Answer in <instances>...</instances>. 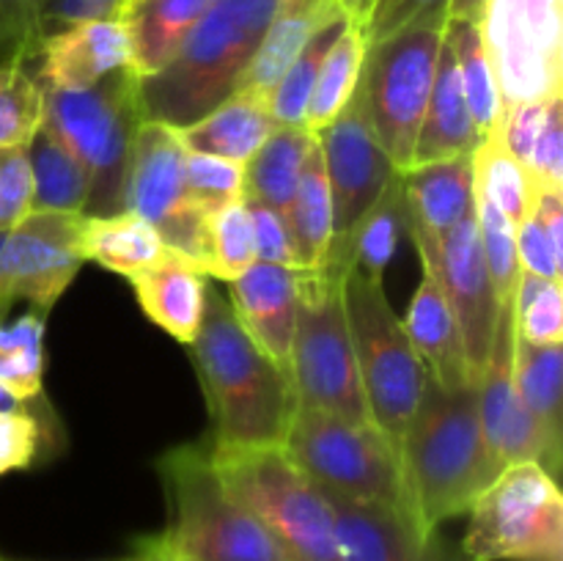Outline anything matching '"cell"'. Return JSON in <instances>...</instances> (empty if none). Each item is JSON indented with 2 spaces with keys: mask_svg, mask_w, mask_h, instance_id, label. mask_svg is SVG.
Masks as SVG:
<instances>
[{
  "mask_svg": "<svg viewBox=\"0 0 563 561\" xmlns=\"http://www.w3.org/2000/svg\"><path fill=\"white\" fill-rule=\"evenodd\" d=\"M212 418V449H284L297 396L291 377L242 330L229 297L207 286L198 336L187 346Z\"/></svg>",
  "mask_w": 563,
  "mask_h": 561,
  "instance_id": "obj_1",
  "label": "cell"
},
{
  "mask_svg": "<svg viewBox=\"0 0 563 561\" xmlns=\"http://www.w3.org/2000/svg\"><path fill=\"white\" fill-rule=\"evenodd\" d=\"M416 520L434 534L465 515L498 476L482 432L478 385H440L427 374L399 449Z\"/></svg>",
  "mask_w": 563,
  "mask_h": 561,
  "instance_id": "obj_2",
  "label": "cell"
},
{
  "mask_svg": "<svg viewBox=\"0 0 563 561\" xmlns=\"http://www.w3.org/2000/svg\"><path fill=\"white\" fill-rule=\"evenodd\" d=\"M280 6L284 0H212L174 58L137 80L143 119L185 130L229 99Z\"/></svg>",
  "mask_w": 563,
  "mask_h": 561,
  "instance_id": "obj_3",
  "label": "cell"
},
{
  "mask_svg": "<svg viewBox=\"0 0 563 561\" xmlns=\"http://www.w3.org/2000/svg\"><path fill=\"white\" fill-rule=\"evenodd\" d=\"M168 526L154 534L176 561H286L264 522L225 487L203 443H181L157 460Z\"/></svg>",
  "mask_w": 563,
  "mask_h": 561,
  "instance_id": "obj_4",
  "label": "cell"
},
{
  "mask_svg": "<svg viewBox=\"0 0 563 561\" xmlns=\"http://www.w3.org/2000/svg\"><path fill=\"white\" fill-rule=\"evenodd\" d=\"M141 77L121 69L88 88H42L44 124L66 143L88 174L86 218L130 209V174L143 124Z\"/></svg>",
  "mask_w": 563,
  "mask_h": 561,
  "instance_id": "obj_5",
  "label": "cell"
},
{
  "mask_svg": "<svg viewBox=\"0 0 563 561\" xmlns=\"http://www.w3.org/2000/svg\"><path fill=\"white\" fill-rule=\"evenodd\" d=\"M341 297L368 416L399 454L427 369L388 302L383 280L346 270Z\"/></svg>",
  "mask_w": 563,
  "mask_h": 561,
  "instance_id": "obj_6",
  "label": "cell"
},
{
  "mask_svg": "<svg viewBox=\"0 0 563 561\" xmlns=\"http://www.w3.org/2000/svg\"><path fill=\"white\" fill-rule=\"evenodd\" d=\"M344 275L328 267L317 273L300 270L289 377L297 407H311L350 424H372L341 297Z\"/></svg>",
  "mask_w": 563,
  "mask_h": 561,
  "instance_id": "obj_7",
  "label": "cell"
},
{
  "mask_svg": "<svg viewBox=\"0 0 563 561\" xmlns=\"http://www.w3.org/2000/svg\"><path fill=\"white\" fill-rule=\"evenodd\" d=\"M209 451L225 487L264 522L286 561H339L328 498L284 449Z\"/></svg>",
  "mask_w": 563,
  "mask_h": 561,
  "instance_id": "obj_8",
  "label": "cell"
},
{
  "mask_svg": "<svg viewBox=\"0 0 563 561\" xmlns=\"http://www.w3.org/2000/svg\"><path fill=\"white\" fill-rule=\"evenodd\" d=\"M284 451L324 493L416 517L399 454L374 424H350L311 407H297Z\"/></svg>",
  "mask_w": 563,
  "mask_h": 561,
  "instance_id": "obj_9",
  "label": "cell"
},
{
  "mask_svg": "<svg viewBox=\"0 0 563 561\" xmlns=\"http://www.w3.org/2000/svg\"><path fill=\"white\" fill-rule=\"evenodd\" d=\"M445 25L449 14H434L366 47L357 91L366 105L374 135L399 174L412 165L418 132L438 75Z\"/></svg>",
  "mask_w": 563,
  "mask_h": 561,
  "instance_id": "obj_10",
  "label": "cell"
},
{
  "mask_svg": "<svg viewBox=\"0 0 563 561\" xmlns=\"http://www.w3.org/2000/svg\"><path fill=\"white\" fill-rule=\"evenodd\" d=\"M467 512V561H563V495L539 462L504 468Z\"/></svg>",
  "mask_w": 563,
  "mask_h": 561,
  "instance_id": "obj_11",
  "label": "cell"
},
{
  "mask_svg": "<svg viewBox=\"0 0 563 561\" xmlns=\"http://www.w3.org/2000/svg\"><path fill=\"white\" fill-rule=\"evenodd\" d=\"M506 108L559 97L563 88V0H487L478 20Z\"/></svg>",
  "mask_w": 563,
  "mask_h": 561,
  "instance_id": "obj_12",
  "label": "cell"
},
{
  "mask_svg": "<svg viewBox=\"0 0 563 561\" xmlns=\"http://www.w3.org/2000/svg\"><path fill=\"white\" fill-rule=\"evenodd\" d=\"M407 231L418 248V256L432 264L440 286L445 292L456 324H460L462 350H465L467 374L478 383L493 352L495 333H498L500 302L484 258L482 237L476 226V209L460 226L445 231L443 237L429 234L418 223L407 218Z\"/></svg>",
  "mask_w": 563,
  "mask_h": 561,
  "instance_id": "obj_13",
  "label": "cell"
},
{
  "mask_svg": "<svg viewBox=\"0 0 563 561\" xmlns=\"http://www.w3.org/2000/svg\"><path fill=\"white\" fill-rule=\"evenodd\" d=\"M130 212L141 215L170 253L207 262V215L185 185V146L179 132L159 121L137 127L130 174Z\"/></svg>",
  "mask_w": 563,
  "mask_h": 561,
  "instance_id": "obj_14",
  "label": "cell"
},
{
  "mask_svg": "<svg viewBox=\"0 0 563 561\" xmlns=\"http://www.w3.org/2000/svg\"><path fill=\"white\" fill-rule=\"evenodd\" d=\"M317 138L328 170L330 201H333V240L324 267L346 273L341 267V253L352 231L399 170L394 168L383 143L374 135L361 91H355L346 108Z\"/></svg>",
  "mask_w": 563,
  "mask_h": 561,
  "instance_id": "obj_15",
  "label": "cell"
},
{
  "mask_svg": "<svg viewBox=\"0 0 563 561\" xmlns=\"http://www.w3.org/2000/svg\"><path fill=\"white\" fill-rule=\"evenodd\" d=\"M82 215L31 212L5 231L0 275L9 302L27 300L33 311L49 317L75 275L80 273Z\"/></svg>",
  "mask_w": 563,
  "mask_h": 561,
  "instance_id": "obj_16",
  "label": "cell"
},
{
  "mask_svg": "<svg viewBox=\"0 0 563 561\" xmlns=\"http://www.w3.org/2000/svg\"><path fill=\"white\" fill-rule=\"evenodd\" d=\"M478 416H482L484 443L495 468L515 462H539L550 473V451L537 418L528 413L515 383V297L500 306L498 333L493 352L478 374ZM553 476V473H550ZM555 479V476H553Z\"/></svg>",
  "mask_w": 563,
  "mask_h": 561,
  "instance_id": "obj_17",
  "label": "cell"
},
{
  "mask_svg": "<svg viewBox=\"0 0 563 561\" xmlns=\"http://www.w3.org/2000/svg\"><path fill=\"white\" fill-rule=\"evenodd\" d=\"M335 522L339 561H467L438 531L429 534L416 517L379 504H357L324 493Z\"/></svg>",
  "mask_w": 563,
  "mask_h": 561,
  "instance_id": "obj_18",
  "label": "cell"
},
{
  "mask_svg": "<svg viewBox=\"0 0 563 561\" xmlns=\"http://www.w3.org/2000/svg\"><path fill=\"white\" fill-rule=\"evenodd\" d=\"M121 69H132L126 16L86 20L42 38L31 72L42 88H88Z\"/></svg>",
  "mask_w": 563,
  "mask_h": 561,
  "instance_id": "obj_19",
  "label": "cell"
},
{
  "mask_svg": "<svg viewBox=\"0 0 563 561\" xmlns=\"http://www.w3.org/2000/svg\"><path fill=\"white\" fill-rule=\"evenodd\" d=\"M297 286L300 270L253 262L229 280V302L242 330L289 374L291 336L297 319Z\"/></svg>",
  "mask_w": 563,
  "mask_h": 561,
  "instance_id": "obj_20",
  "label": "cell"
},
{
  "mask_svg": "<svg viewBox=\"0 0 563 561\" xmlns=\"http://www.w3.org/2000/svg\"><path fill=\"white\" fill-rule=\"evenodd\" d=\"M141 311L163 333L190 346L207 306V273L179 253H165L154 267L130 278Z\"/></svg>",
  "mask_w": 563,
  "mask_h": 561,
  "instance_id": "obj_21",
  "label": "cell"
},
{
  "mask_svg": "<svg viewBox=\"0 0 563 561\" xmlns=\"http://www.w3.org/2000/svg\"><path fill=\"white\" fill-rule=\"evenodd\" d=\"M421 284L412 295L407 317L401 319L410 339L412 350L421 358L423 369L440 385H462L473 383L467 374L465 350H462L460 324H456L454 311H451L445 292L440 286L438 273L432 264L421 258Z\"/></svg>",
  "mask_w": 563,
  "mask_h": 561,
  "instance_id": "obj_22",
  "label": "cell"
},
{
  "mask_svg": "<svg viewBox=\"0 0 563 561\" xmlns=\"http://www.w3.org/2000/svg\"><path fill=\"white\" fill-rule=\"evenodd\" d=\"M339 16H344V11L335 0H284L278 14L264 31L236 91L253 94L269 102V94L275 91L286 69L295 64L297 55L306 50V44Z\"/></svg>",
  "mask_w": 563,
  "mask_h": 561,
  "instance_id": "obj_23",
  "label": "cell"
},
{
  "mask_svg": "<svg viewBox=\"0 0 563 561\" xmlns=\"http://www.w3.org/2000/svg\"><path fill=\"white\" fill-rule=\"evenodd\" d=\"M478 146H482V141H478L476 124H473L471 110H467L465 91H462L454 47L449 42V33H445L438 75H434L432 94H429L416 152H412V165L451 157H471Z\"/></svg>",
  "mask_w": 563,
  "mask_h": 561,
  "instance_id": "obj_24",
  "label": "cell"
},
{
  "mask_svg": "<svg viewBox=\"0 0 563 561\" xmlns=\"http://www.w3.org/2000/svg\"><path fill=\"white\" fill-rule=\"evenodd\" d=\"M401 182L407 196V218L438 240L476 209L473 154L412 165L401 174Z\"/></svg>",
  "mask_w": 563,
  "mask_h": 561,
  "instance_id": "obj_25",
  "label": "cell"
},
{
  "mask_svg": "<svg viewBox=\"0 0 563 561\" xmlns=\"http://www.w3.org/2000/svg\"><path fill=\"white\" fill-rule=\"evenodd\" d=\"M275 127L278 124H275L269 105L264 99L245 91H234L207 116L176 132H179V141L187 152L212 154V157L234 160V163L245 165L262 148V143L267 141Z\"/></svg>",
  "mask_w": 563,
  "mask_h": 561,
  "instance_id": "obj_26",
  "label": "cell"
},
{
  "mask_svg": "<svg viewBox=\"0 0 563 561\" xmlns=\"http://www.w3.org/2000/svg\"><path fill=\"white\" fill-rule=\"evenodd\" d=\"M515 383L522 405L537 418L550 451V473L561 476L563 435V344H531L517 336L515 324Z\"/></svg>",
  "mask_w": 563,
  "mask_h": 561,
  "instance_id": "obj_27",
  "label": "cell"
},
{
  "mask_svg": "<svg viewBox=\"0 0 563 561\" xmlns=\"http://www.w3.org/2000/svg\"><path fill=\"white\" fill-rule=\"evenodd\" d=\"M82 262H93L124 278H135L143 270L154 267L168 253L157 231L135 212L99 215L80 223Z\"/></svg>",
  "mask_w": 563,
  "mask_h": 561,
  "instance_id": "obj_28",
  "label": "cell"
},
{
  "mask_svg": "<svg viewBox=\"0 0 563 561\" xmlns=\"http://www.w3.org/2000/svg\"><path fill=\"white\" fill-rule=\"evenodd\" d=\"M209 6L212 0H135L124 14L132 33V72L157 75Z\"/></svg>",
  "mask_w": 563,
  "mask_h": 561,
  "instance_id": "obj_29",
  "label": "cell"
},
{
  "mask_svg": "<svg viewBox=\"0 0 563 561\" xmlns=\"http://www.w3.org/2000/svg\"><path fill=\"white\" fill-rule=\"evenodd\" d=\"M284 220L286 229H289L297 270H302V273L322 270L328 262L330 240H333V201H330L328 170H324L319 138L308 154L306 168H302Z\"/></svg>",
  "mask_w": 563,
  "mask_h": 561,
  "instance_id": "obj_30",
  "label": "cell"
},
{
  "mask_svg": "<svg viewBox=\"0 0 563 561\" xmlns=\"http://www.w3.org/2000/svg\"><path fill=\"white\" fill-rule=\"evenodd\" d=\"M317 135L306 127H275L245 163V198L286 215Z\"/></svg>",
  "mask_w": 563,
  "mask_h": 561,
  "instance_id": "obj_31",
  "label": "cell"
},
{
  "mask_svg": "<svg viewBox=\"0 0 563 561\" xmlns=\"http://www.w3.org/2000/svg\"><path fill=\"white\" fill-rule=\"evenodd\" d=\"M25 148L33 176V212H86L88 174L66 143L42 121Z\"/></svg>",
  "mask_w": 563,
  "mask_h": 561,
  "instance_id": "obj_32",
  "label": "cell"
},
{
  "mask_svg": "<svg viewBox=\"0 0 563 561\" xmlns=\"http://www.w3.org/2000/svg\"><path fill=\"white\" fill-rule=\"evenodd\" d=\"M407 229V196L401 174H396L377 198L372 209L363 215L361 223L352 231L344 253H341V267L357 270L374 280H383L385 267L394 258L399 245L401 231Z\"/></svg>",
  "mask_w": 563,
  "mask_h": 561,
  "instance_id": "obj_33",
  "label": "cell"
},
{
  "mask_svg": "<svg viewBox=\"0 0 563 561\" xmlns=\"http://www.w3.org/2000/svg\"><path fill=\"white\" fill-rule=\"evenodd\" d=\"M363 58H366V42H363L361 28L355 22H346L344 31L330 44L328 55L322 61V69L317 75V82H313L306 119H302V127L308 132L319 135L346 108V102L355 97L357 82H361Z\"/></svg>",
  "mask_w": 563,
  "mask_h": 561,
  "instance_id": "obj_34",
  "label": "cell"
},
{
  "mask_svg": "<svg viewBox=\"0 0 563 561\" xmlns=\"http://www.w3.org/2000/svg\"><path fill=\"white\" fill-rule=\"evenodd\" d=\"M445 33H449L451 47H454L462 91H465L478 141H487L504 121V102H500L498 82H495L487 50H484L482 28H478V22L449 20Z\"/></svg>",
  "mask_w": 563,
  "mask_h": 561,
  "instance_id": "obj_35",
  "label": "cell"
},
{
  "mask_svg": "<svg viewBox=\"0 0 563 561\" xmlns=\"http://www.w3.org/2000/svg\"><path fill=\"white\" fill-rule=\"evenodd\" d=\"M44 324L33 308L0 322V385L27 402L44 396Z\"/></svg>",
  "mask_w": 563,
  "mask_h": 561,
  "instance_id": "obj_36",
  "label": "cell"
},
{
  "mask_svg": "<svg viewBox=\"0 0 563 561\" xmlns=\"http://www.w3.org/2000/svg\"><path fill=\"white\" fill-rule=\"evenodd\" d=\"M473 176H476V190L484 193L515 229L531 215L537 187L526 168L506 152L500 127L473 152Z\"/></svg>",
  "mask_w": 563,
  "mask_h": 561,
  "instance_id": "obj_37",
  "label": "cell"
},
{
  "mask_svg": "<svg viewBox=\"0 0 563 561\" xmlns=\"http://www.w3.org/2000/svg\"><path fill=\"white\" fill-rule=\"evenodd\" d=\"M346 16H339V20L328 22L311 42L306 44L300 55L295 58V64L286 69V75L280 77L275 91L269 94V113H273L275 124L280 127H302V119H306L308 99H311L313 82H317L319 69H322V61L328 55L330 44L335 42L341 31L346 28Z\"/></svg>",
  "mask_w": 563,
  "mask_h": 561,
  "instance_id": "obj_38",
  "label": "cell"
},
{
  "mask_svg": "<svg viewBox=\"0 0 563 561\" xmlns=\"http://www.w3.org/2000/svg\"><path fill=\"white\" fill-rule=\"evenodd\" d=\"M256 262L253 253V231L247 218L245 198L225 204L207 220V262L203 273L214 280H234Z\"/></svg>",
  "mask_w": 563,
  "mask_h": 561,
  "instance_id": "obj_39",
  "label": "cell"
},
{
  "mask_svg": "<svg viewBox=\"0 0 563 561\" xmlns=\"http://www.w3.org/2000/svg\"><path fill=\"white\" fill-rule=\"evenodd\" d=\"M42 121L44 94L31 66H0V148L27 146Z\"/></svg>",
  "mask_w": 563,
  "mask_h": 561,
  "instance_id": "obj_40",
  "label": "cell"
},
{
  "mask_svg": "<svg viewBox=\"0 0 563 561\" xmlns=\"http://www.w3.org/2000/svg\"><path fill=\"white\" fill-rule=\"evenodd\" d=\"M517 336L531 344H563L561 280L539 278L520 270L515 289Z\"/></svg>",
  "mask_w": 563,
  "mask_h": 561,
  "instance_id": "obj_41",
  "label": "cell"
},
{
  "mask_svg": "<svg viewBox=\"0 0 563 561\" xmlns=\"http://www.w3.org/2000/svg\"><path fill=\"white\" fill-rule=\"evenodd\" d=\"M476 226L482 237L484 258H487L489 275H493L498 302H506L515 297L517 278H520V262H517V242L515 226L509 223L504 212L489 201L484 193L476 190Z\"/></svg>",
  "mask_w": 563,
  "mask_h": 561,
  "instance_id": "obj_42",
  "label": "cell"
},
{
  "mask_svg": "<svg viewBox=\"0 0 563 561\" xmlns=\"http://www.w3.org/2000/svg\"><path fill=\"white\" fill-rule=\"evenodd\" d=\"M58 440L64 443L60 418L47 421L31 413H0V476L33 468L44 451L55 454Z\"/></svg>",
  "mask_w": 563,
  "mask_h": 561,
  "instance_id": "obj_43",
  "label": "cell"
},
{
  "mask_svg": "<svg viewBox=\"0 0 563 561\" xmlns=\"http://www.w3.org/2000/svg\"><path fill=\"white\" fill-rule=\"evenodd\" d=\"M185 185L192 204L209 218L225 204L245 198V165L185 148Z\"/></svg>",
  "mask_w": 563,
  "mask_h": 561,
  "instance_id": "obj_44",
  "label": "cell"
},
{
  "mask_svg": "<svg viewBox=\"0 0 563 561\" xmlns=\"http://www.w3.org/2000/svg\"><path fill=\"white\" fill-rule=\"evenodd\" d=\"M42 0H0V66L27 64L38 50Z\"/></svg>",
  "mask_w": 563,
  "mask_h": 561,
  "instance_id": "obj_45",
  "label": "cell"
},
{
  "mask_svg": "<svg viewBox=\"0 0 563 561\" xmlns=\"http://www.w3.org/2000/svg\"><path fill=\"white\" fill-rule=\"evenodd\" d=\"M33 212L27 148H0V231H11Z\"/></svg>",
  "mask_w": 563,
  "mask_h": 561,
  "instance_id": "obj_46",
  "label": "cell"
},
{
  "mask_svg": "<svg viewBox=\"0 0 563 561\" xmlns=\"http://www.w3.org/2000/svg\"><path fill=\"white\" fill-rule=\"evenodd\" d=\"M434 14H449V0H374L372 11L357 28L368 47Z\"/></svg>",
  "mask_w": 563,
  "mask_h": 561,
  "instance_id": "obj_47",
  "label": "cell"
},
{
  "mask_svg": "<svg viewBox=\"0 0 563 561\" xmlns=\"http://www.w3.org/2000/svg\"><path fill=\"white\" fill-rule=\"evenodd\" d=\"M526 174L531 176L533 187L563 193V97H555L550 105L548 124L533 146Z\"/></svg>",
  "mask_w": 563,
  "mask_h": 561,
  "instance_id": "obj_48",
  "label": "cell"
},
{
  "mask_svg": "<svg viewBox=\"0 0 563 561\" xmlns=\"http://www.w3.org/2000/svg\"><path fill=\"white\" fill-rule=\"evenodd\" d=\"M245 207H247V218H251L253 253H256V262L280 264V267L297 270L295 251H291L289 229H286L284 215L264 207V204L251 201V198H245Z\"/></svg>",
  "mask_w": 563,
  "mask_h": 561,
  "instance_id": "obj_49",
  "label": "cell"
},
{
  "mask_svg": "<svg viewBox=\"0 0 563 561\" xmlns=\"http://www.w3.org/2000/svg\"><path fill=\"white\" fill-rule=\"evenodd\" d=\"M130 0H42L38 9V38L66 25L86 20H113L124 16ZM42 44V42H38Z\"/></svg>",
  "mask_w": 563,
  "mask_h": 561,
  "instance_id": "obj_50",
  "label": "cell"
},
{
  "mask_svg": "<svg viewBox=\"0 0 563 561\" xmlns=\"http://www.w3.org/2000/svg\"><path fill=\"white\" fill-rule=\"evenodd\" d=\"M515 242H517V262H520V270H526V273L531 275H539V278L561 280L563 256L555 251V245L550 242L548 231L542 229L537 215L531 212L520 226H517Z\"/></svg>",
  "mask_w": 563,
  "mask_h": 561,
  "instance_id": "obj_51",
  "label": "cell"
},
{
  "mask_svg": "<svg viewBox=\"0 0 563 561\" xmlns=\"http://www.w3.org/2000/svg\"><path fill=\"white\" fill-rule=\"evenodd\" d=\"M0 413H31V416L47 418V421H58V413L49 407L47 396L27 402V399H20V396L11 394V391L3 388V385H0Z\"/></svg>",
  "mask_w": 563,
  "mask_h": 561,
  "instance_id": "obj_52",
  "label": "cell"
},
{
  "mask_svg": "<svg viewBox=\"0 0 563 561\" xmlns=\"http://www.w3.org/2000/svg\"><path fill=\"white\" fill-rule=\"evenodd\" d=\"M487 0H449V20L478 22L484 14Z\"/></svg>",
  "mask_w": 563,
  "mask_h": 561,
  "instance_id": "obj_53",
  "label": "cell"
},
{
  "mask_svg": "<svg viewBox=\"0 0 563 561\" xmlns=\"http://www.w3.org/2000/svg\"><path fill=\"white\" fill-rule=\"evenodd\" d=\"M339 3V9L344 11V16L350 22H355V25H361L363 20H366V14L372 11L374 0H335Z\"/></svg>",
  "mask_w": 563,
  "mask_h": 561,
  "instance_id": "obj_54",
  "label": "cell"
},
{
  "mask_svg": "<svg viewBox=\"0 0 563 561\" xmlns=\"http://www.w3.org/2000/svg\"><path fill=\"white\" fill-rule=\"evenodd\" d=\"M5 561H9V559H5ZM113 561H159V556H157V550L148 544V539L141 537V539H137V544H135V553L124 556V559H113Z\"/></svg>",
  "mask_w": 563,
  "mask_h": 561,
  "instance_id": "obj_55",
  "label": "cell"
},
{
  "mask_svg": "<svg viewBox=\"0 0 563 561\" xmlns=\"http://www.w3.org/2000/svg\"><path fill=\"white\" fill-rule=\"evenodd\" d=\"M3 242H5V231H0V258H3ZM9 297H5V289H3V275H0V322H3L5 317H9Z\"/></svg>",
  "mask_w": 563,
  "mask_h": 561,
  "instance_id": "obj_56",
  "label": "cell"
},
{
  "mask_svg": "<svg viewBox=\"0 0 563 561\" xmlns=\"http://www.w3.org/2000/svg\"><path fill=\"white\" fill-rule=\"evenodd\" d=\"M148 544H152V548L154 550H157V556H159V561H176L174 559V556H168V553H165V550L163 548H159V542H157V537H154V534H148Z\"/></svg>",
  "mask_w": 563,
  "mask_h": 561,
  "instance_id": "obj_57",
  "label": "cell"
},
{
  "mask_svg": "<svg viewBox=\"0 0 563 561\" xmlns=\"http://www.w3.org/2000/svg\"><path fill=\"white\" fill-rule=\"evenodd\" d=\"M132 3H135V0H130V6H132ZM130 6H126V9H130Z\"/></svg>",
  "mask_w": 563,
  "mask_h": 561,
  "instance_id": "obj_58",
  "label": "cell"
},
{
  "mask_svg": "<svg viewBox=\"0 0 563 561\" xmlns=\"http://www.w3.org/2000/svg\"><path fill=\"white\" fill-rule=\"evenodd\" d=\"M0 561H5V559H3V556H0Z\"/></svg>",
  "mask_w": 563,
  "mask_h": 561,
  "instance_id": "obj_59",
  "label": "cell"
}]
</instances>
